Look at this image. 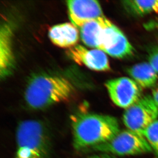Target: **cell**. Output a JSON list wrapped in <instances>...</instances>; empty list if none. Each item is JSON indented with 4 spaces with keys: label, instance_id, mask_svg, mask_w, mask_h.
<instances>
[{
    "label": "cell",
    "instance_id": "obj_14",
    "mask_svg": "<svg viewBox=\"0 0 158 158\" xmlns=\"http://www.w3.org/2000/svg\"><path fill=\"white\" fill-rule=\"evenodd\" d=\"M123 3L127 10L134 15L143 16L158 13V0H127Z\"/></svg>",
    "mask_w": 158,
    "mask_h": 158
},
{
    "label": "cell",
    "instance_id": "obj_19",
    "mask_svg": "<svg viewBox=\"0 0 158 158\" xmlns=\"http://www.w3.org/2000/svg\"><path fill=\"white\" fill-rule=\"evenodd\" d=\"M87 158H113L106 154H100L96 155H93Z\"/></svg>",
    "mask_w": 158,
    "mask_h": 158
},
{
    "label": "cell",
    "instance_id": "obj_15",
    "mask_svg": "<svg viewBox=\"0 0 158 158\" xmlns=\"http://www.w3.org/2000/svg\"><path fill=\"white\" fill-rule=\"evenodd\" d=\"M143 136L151 146L152 151L158 155V120L146 128L143 133Z\"/></svg>",
    "mask_w": 158,
    "mask_h": 158
},
{
    "label": "cell",
    "instance_id": "obj_18",
    "mask_svg": "<svg viewBox=\"0 0 158 158\" xmlns=\"http://www.w3.org/2000/svg\"><path fill=\"white\" fill-rule=\"evenodd\" d=\"M147 26H148V28L155 29L158 31V19L152 21V22L150 24L147 25Z\"/></svg>",
    "mask_w": 158,
    "mask_h": 158
},
{
    "label": "cell",
    "instance_id": "obj_13",
    "mask_svg": "<svg viewBox=\"0 0 158 158\" xmlns=\"http://www.w3.org/2000/svg\"><path fill=\"white\" fill-rule=\"evenodd\" d=\"M128 74L142 89L152 88L158 81V74L148 62L139 63L127 70Z\"/></svg>",
    "mask_w": 158,
    "mask_h": 158
},
{
    "label": "cell",
    "instance_id": "obj_5",
    "mask_svg": "<svg viewBox=\"0 0 158 158\" xmlns=\"http://www.w3.org/2000/svg\"><path fill=\"white\" fill-rule=\"evenodd\" d=\"M158 118V106L152 97L148 95L142 97L136 103L125 109L123 121L128 130L143 136L146 128Z\"/></svg>",
    "mask_w": 158,
    "mask_h": 158
},
{
    "label": "cell",
    "instance_id": "obj_4",
    "mask_svg": "<svg viewBox=\"0 0 158 158\" xmlns=\"http://www.w3.org/2000/svg\"><path fill=\"white\" fill-rule=\"evenodd\" d=\"M90 150L122 156L137 155L152 151L143 136L129 130L120 131L109 141L94 146L88 151Z\"/></svg>",
    "mask_w": 158,
    "mask_h": 158
},
{
    "label": "cell",
    "instance_id": "obj_17",
    "mask_svg": "<svg viewBox=\"0 0 158 158\" xmlns=\"http://www.w3.org/2000/svg\"><path fill=\"white\" fill-rule=\"evenodd\" d=\"M152 97L153 100L158 107V86L155 87L152 91Z\"/></svg>",
    "mask_w": 158,
    "mask_h": 158
},
{
    "label": "cell",
    "instance_id": "obj_1",
    "mask_svg": "<svg viewBox=\"0 0 158 158\" xmlns=\"http://www.w3.org/2000/svg\"><path fill=\"white\" fill-rule=\"evenodd\" d=\"M71 125L73 146L77 151H88L109 141L120 131L115 117L92 113L73 116Z\"/></svg>",
    "mask_w": 158,
    "mask_h": 158
},
{
    "label": "cell",
    "instance_id": "obj_10",
    "mask_svg": "<svg viewBox=\"0 0 158 158\" xmlns=\"http://www.w3.org/2000/svg\"><path fill=\"white\" fill-rule=\"evenodd\" d=\"M12 29L6 23L2 24L0 31V75L1 79L11 74L14 68Z\"/></svg>",
    "mask_w": 158,
    "mask_h": 158
},
{
    "label": "cell",
    "instance_id": "obj_3",
    "mask_svg": "<svg viewBox=\"0 0 158 158\" xmlns=\"http://www.w3.org/2000/svg\"><path fill=\"white\" fill-rule=\"evenodd\" d=\"M15 158H49L50 140L45 125L35 120L19 123L16 131Z\"/></svg>",
    "mask_w": 158,
    "mask_h": 158
},
{
    "label": "cell",
    "instance_id": "obj_16",
    "mask_svg": "<svg viewBox=\"0 0 158 158\" xmlns=\"http://www.w3.org/2000/svg\"><path fill=\"white\" fill-rule=\"evenodd\" d=\"M148 60V63L152 66L158 74V47L152 50L151 52L149 53Z\"/></svg>",
    "mask_w": 158,
    "mask_h": 158
},
{
    "label": "cell",
    "instance_id": "obj_6",
    "mask_svg": "<svg viewBox=\"0 0 158 158\" xmlns=\"http://www.w3.org/2000/svg\"><path fill=\"white\" fill-rule=\"evenodd\" d=\"M106 87L112 102L123 109H127L142 97V88L130 78L110 79L106 81Z\"/></svg>",
    "mask_w": 158,
    "mask_h": 158
},
{
    "label": "cell",
    "instance_id": "obj_7",
    "mask_svg": "<svg viewBox=\"0 0 158 158\" xmlns=\"http://www.w3.org/2000/svg\"><path fill=\"white\" fill-rule=\"evenodd\" d=\"M97 49L117 58L131 56L134 52L133 46L126 36L110 21L103 31Z\"/></svg>",
    "mask_w": 158,
    "mask_h": 158
},
{
    "label": "cell",
    "instance_id": "obj_8",
    "mask_svg": "<svg viewBox=\"0 0 158 158\" xmlns=\"http://www.w3.org/2000/svg\"><path fill=\"white\" fill-rule=\"evenodd\" d=\"M67 53L77 64L85 65L92 70L107 71L110 70L107 55L100 50H89L81 45H76L69 48Z\"/></svg>",
    "mask_w": 158,
    "mask_h": 158
},
{
    "label": "cell",
    "instance_id": "obj_9",
    "mask_svg": "<svg viewBox=\"0 0 158 158\" xmlns=\"http://www.w3.org/2000/svg\"><path fill=\"white\" fill-rule=\"evenodd\" d=\"M72 24L81 28L86 23L104 16L100 4L94 0H69L67 1Z\"/></svg>",
    "mask_w": 158,
    "mask_h": 158
},
{
    "label": "cell",
    "instance_id": "obj_12",
    "mask_svg": "<svg viewBox=\"0 0 158 158\" xmlns=\"http://www.w3.org/2000/svg\"><path fill=\"white\" fill-rule=\"evenodd\" d=\"M110 20L105 16L86 23L80 28L82 41L88 47L98 49L100 39Z\"/></svg>",
    "mask_w": 158,
    "mask_h": 158
},
{
    "label": "cell",
    "instance_id": "obj_11",
    "mask_svg": "<svg viewBox=\"0 0 158 158\" xmlns=\"http://www.w3.org/2000/svg\"><path fill=\"white\" fill-rule=\"evenodd\" d=\"M49 36L52 43L57 46L70 48L76 46L79 32L74 25L66 23L51 27L49 31Z\"/></svg>",
    "mask_w": 158,
    "mask_h": 158
},
{
    "label": "cell",
    "instance_id": "obj_2",
    "mask_svg": "<svg viewBox=\"0 0 158 158\" xmlns=\"http://www.w3.org/2000/svg\"><path fill=\"white\" fill-rule=\"evenodd\" d=\"M73 92V85L66 78L39 75L29 81L26 89L25 99L29 107L39 110L67 100Z\"/></svg>",
    "mask_w": 158,
    "mask_h": 158
}]
</instances>
